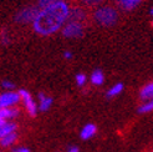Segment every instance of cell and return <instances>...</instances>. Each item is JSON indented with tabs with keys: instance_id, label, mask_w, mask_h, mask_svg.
Masks as SVG:
<instances>
[{
	"instance_id": "obj_20",
	"label": "cell",
	"mask_w": 153,
	"mask_h": 152,
	"mask_svg": "<svg viewBox=\"0 0 153 152\" xmlns=\"http://www.w3.org/2000/svg\"><path fill=\"white\" fill-rule=\"evenodd\" d=\"M1 87L6 91H13L15 89V83L11 82L10 80H3L1 81Z\"/></svg>"
},
{
	"instance_id": "obj_27",
	"label": "cell",
	"mask_w": 153,
	"mask_h": 152,
	"mask_svg": "<svg viewBox=\"0 0 153 152\" xmlns=\"http://www.w3.org/2000/svg\"><path fill=\"white\" fill-rule=\"evenodd\" d=\"M152 26H153V21H152Z\"/></svg>"
},
{
	"instance_id": "obj_23",
	"label": "cell",
	"mask_w": 153,
	"mask_h": 152,
	"mask_svg": "<svg viewBox=\"0 0 153 152\" xmlns=\"http://www.w3.org/2000/svg\"><path fill=\"white\" fill-rule=\"evenodd\" d=\"M11 152H30V150L24 146H19V147H14L11 150Z\"/></svg>"
},
{
	"instance_id": "obj_17",
	"label": "cell",
	"mask_w": 153,
	"mask_h": 152,
	"mask_svg": "<svg viewBox=\"0 0 153 152\" xmlns=\"http://www.w3.org/2000/svg\"><path fill=\"white\" fill-rule=\"evenodd\" d=\"M152 111H153V98L149 100V101L143 102L138 107V112L140 113H148V112H152Z\"/></svg>"
},
{
	"instance_id": "obj_5",
	"label": "cell",
	"mask_w": 153,
	"mask_h": 152,
	"mask_svg": "<svg viewBox=\"0 0 153 152\" xmlns=\"http://www.w3.org/2000/svg\"><path fill=\"white\" fill-rule=\"evenodd\" d=\"M19 94L21 96V102L24 104L26 112L31 117H35L37 111H39V105H37V102L34 100L33 96L30 95V92H29L27 90H25V89L19 90Z\"/></svg>"
},
{
	"instance_id": "obj_28",
	"label": "cell",
	"mask_w": 153,
	"mask_h": 152,
	"mask_svg": "<svg viewBox=\"0 0 153 152\" xmlns=\"http://www.w3.org/2000/svg\"><path fill=\"white\" fill-rule=\"evenodd\" d=\"M71 1H75V0H71Z\"/></svg>"
},
{
	"instance_id": "obj_4",
	"label": "cell",
	"mask_w": 153,
	"mask_h": 152,
	"mask_svg": "<svg viewBox=\"0 0 153 152\" xmlns=\"http://www.w3.org/2000/svg\"><path fill=\"white\" fill-rule=\"evenodd\" d=\"M61 33L67 39H79L85 34V26H83V22L67 21L61 30Z\"/></svg>"
},
{
	"instance_id": "obj_18",
	"label": "cell",
	"mask_w": 153,
	"mask_h": 152,
	"mask_svg": "<svg viewBox=\"0 0 153 152\" xmlns=\"http://www.w3.org/2000/svg\"><path fill=\"white\" fill-rule=\"evenodd\" d=\"M75 81H76V85H77L79 87H83V86L86 85V82H87V76L85 74H82V72L76 74Z\"/></svg>"
},
{
	"instance_id": "obj_2",
	"label": "cell",
	"mask_w": 153,
	"mask_h": 152,
	"mask_svg": "<svg viewBox=\"0 0 153 152\" xmlns=\"http://www.w3.org/2000/svg\"><path fill=\"white\" fill-rule=\"evenodd\" d=\"M94 19L100 26L112 28L118 21V11L112 6H98L94 13Z\"/></svg>"
},
{
	"instance_id": "obj_11",
	"label": "cell",
	"mask_w": 153,
	"mask_h": 152,
	"mask_svg": "<svg viewBox=\"0 0 153 152\" xmlns=\"http://www.w3.org/2000/svg\"><path fill=\"white\" fill-rule=\"evenodd\" d=\"M96 132H97L96 125H94V124H86L85 126L81 128L80 137L82 140H90V139H92L94 136L96 135Z\"/></svg>"
},
{
	"instance_id": "obj_16",
	"label": "cell",
	"mask_w": 153,
	"mask_h": 152,
	"mask_svg": "<svg viewBox=\"0 0 153 152\" xmlns=\"http://www.w3.org/2000/svg\"><path fill=\"white\" fill-rule=\"evenodd\" d=\"M16 141H18V132L6 135L4 137H0V143H1L3 147H11V146H14V143Z\"/></svg>"
},
{
	"instance_id": "obj_24",
	"label": "cell",
	"mask_w": 153,
	"mask_h": 152,
	"mask_svg": "<svg viewBox=\"0 0 153 152\" xmlns=\"http://www.w3.org/2000/svg\"><path fill=\"white\" fill-rule=\"evenodd\" d=\"M62 56H64V59H65V60H71L74 55H72V52H71V51L66 50V51H64V55H62Z\"/></svg>"
},
{
	"instance_id": "obj_1",
	"label": "cell",
	"mask_w": 153,
	"mask_h": 152,
	"mask_svg": "<svg viewBox=\"0 0 153 152\" xmlns=\"http://www.w3.org/2000/svg\"><path fill=\"white\" fill-rule=\"evenodd\" d=\"M70 10L71 7L65 0L42 7L39 10L35 21L33 22L34 31L41 36H50L62 30L68 21Z\"/></svg>"
},
{
	"instance_id": "obj_26",
	"label": "cell",
	"mask_w": 153,
	"mask_h": 152,
	"mask_svg": "<svg viewBox=\"0 0 153 152\" xmlns=\"http://www.w3.org/2000/svg\"><path fill=\"white\" fill-rule=\"evenodd\" d=\"M149 14H151V15H153V7H152V9L149 10Z\"/></svg>"
},
{
	"instance_id": "obj_14",
	"label": "cell",
	"mask_w": 153,
	"mask_h": 152,
	"mask_svg": "<svg viewBox=\"0 0 153 152\" xmlns=\"http://www.w3.org/2000/svg\"><path fill=\"white\" fill-rule=\"evenodd\" d=\"M141 1L142 0H118V6H120V9L125 11H131L136 9L141 4Z\"/></svg>"
},
{
	"instance_id": "obj_25",
	"label": "cell",
	"mask_w": 153,
	"mask_h": 152,
	"mask_svg": "<svg viewBox=\"0 0 153 152\" xmlns=\"http://www.w3.org/2000/svg\"><path fill=\"white\" fill-rule=\"evenodd\" d=\"M66 152H80V150H79V147L77 146H70L67 148V151Z\"/></svg>"
},
{
	"instance_id": "obj_6",
	"label": "cell",
	"mask_w": 153,
	"mask_h": 152,
	"mask_svg": "<svg viewBox=\"0 0 153 152\" xmlns=\"http://www.w3.org/2000/svg\"><path fill=\"white\" fill-rule=\"evenodd\" d=\"M21 101L19 91H5L0 95V109L15 107Z\"/></svg>"
},
{
	"instance_id": "obj_19",
	"label": "cell",
	"mask_w": 153,
	"mask_h": 152,
	"mask_svg": "<svg viewBox=\"0 0 153 152\" xmlns=\"http://www.w3.org/2000/svg\"><path fill=\"white\" fill-rule=\"evenodd\" d=\"M57 1H61V0H37V6H39V9H42V7H46Z\"/></svg>"
},
{
	"instance_id": "obj_8",
	"label": "cell",
	"mask_w": 153,
	"mask_h": 152,
	"mask_svg": "<svg viewBox=\"0 0 153 152\" xmlns=\"http://www.w3.org/2000/svg\"><path fill=\"white\" fill-rule=\"evenodd\" d=\"M18 130V125L13 121H0V137H4L6 135L15 133Z\"/></svg>"
},
{
	"instance_id": "obj_10",
	"label": "cell",
	"mask_w": 153,
	"mask_h": 152,
	"mask_svg": "<svg viewBox=\"0 0 153 152\" xmlns=\"http://www.w3.org/2000/svg\"><path fill=\"white\" fill-rule=\"evenodd\" d=\"M19 116V109L15 107H7V109H0V121H10L15 120Z\"/></svg>"
},
{
	"instance_id": "obj_9",
	"label": "cell",
	"mask_w": 153,
	"mask_h": 152,
	"mask_svg": "<svg viewBox=\"0 0 153 152\" xmlns=\"http://www.w3.org/2000/svg\"><path fill=\"white\" fill-rule=\"evenodd\" d=\"M85 20H86V11L83 10L81 6L71 7V10H70V16H68V21L83 22Z\"/></svg>"
},
{
	"instance_id": "obj_7",
	"label": "cell",
	"mask_w": 153,
	"mask_h": 152,
	"mask_svg": "<svg viewBox=\"0 0 153 152\" xmlns=\"http://www.w3.org/2000/svg\"><path fill=\"white\" fill-rule=\"evenodd\" d=\"M52 104H53V98L52 97L45 95L44 92L37 94V105H39V111L46 112L48 110H50Z\"/></svg>"
},
{
	"instance_id": "obj_21",
	"label": "cell",
	"mask_w": 153,
	"mask_h": 152,
	"mask_svg": "<svg viewBox=\"0 0 153 152\" xmlns=\"http://www.w3.org/2000/svg\"><path fill=\"white\" fill-rule=\"evenodd\" d=\"M82 3L88 6H97L103 3V0H82Z\"/></svg>"
},
{
	"instance_id": "obj_13",
	"label": "cell",
	"mask_w": 153,
	"mask_h": 152,
	"mask_svg": "<svg viewBox=\"0 0 153 152\" xmlns=\"http://www.w3.org/2000/svg\"><path fill=\"white\" fill-rule=\"evenodd\" d=\"M140 97H141V100H143L144 102L152 100L153 98V81L146 83V85L141 89Z\"/></svg>"
},
{
	"instance_id": "obj_15",
	"label": "cell",
	"mask_w": 153,
	"mask_h": 152,
	"mask_svg": "<svg viewBox=\"0 0 153 152\" xmlns=\"http://www.w3.org/2000/svg\"><path fill=\"white\" fill-rule=\"evenodd\" d=\"M125 86L122 82H117V83H113V85L106 91V97L107 98H113L118 96L120 94H122V91H123Z\"/></svg>"
},
{
	"instance_id": "obj_12",
	"label": "cell",
	"mask_w": 153,
	"mask_h": 152,
	"mask_svg": "<svg viewBox=\"0 0 153 152\" xmlns=\"http://www.w3.org/2000/svg\"><path fill=\"white\" fill-rule=\"evenodd\" d=\"M90 82L92 83L94 86H101V85H103V82H105V74L100 69L94 70L92 74H91V76H90Z\"/></svg>"
},
{
	"instance_id": "obj_22",
	"label": "cell",
	"mask_w": 153,
	"mask_h": 152,
	"mask_svg": "<svg viewBox=\"0 0 153 152\" xmlns=\"http://www.w3.org/2000/svg\"><path fill=\"white\" fill-rule=\"evenodd\" d=\"M9 41H10V39H9V36H7V33L5 31V30H3L1 31V44L3 45H7Z\"/></svg>"
},
{
	"instance_id": "obj_3",
	"label": "cell",
	"mask_w": 153,
	"mask_h": 152,
	"mask_svg": "<svg viewBox=\"0 0 153 152\" xmlns=\"http://www.w3.org/2000/svg\"><path fill=\"white\" fill-rule=\"evenodd\" d=\"M39 6H25L22 7L21 10H19L14 16V20L18 22V24L21 25H25V24H30V22L35 21L36 16H37V13H39Z\"/></svg>"
}]
</instances>
